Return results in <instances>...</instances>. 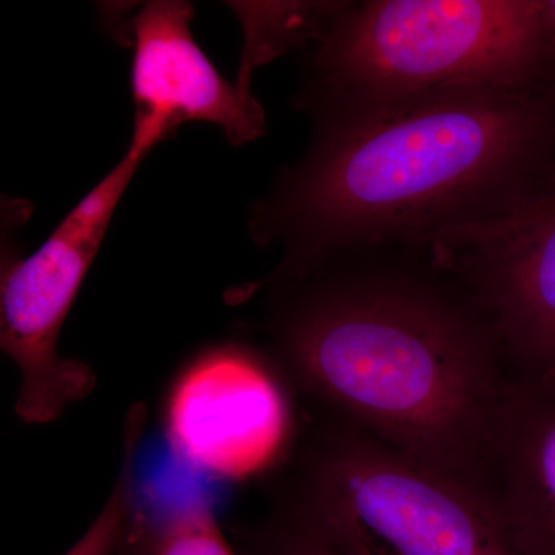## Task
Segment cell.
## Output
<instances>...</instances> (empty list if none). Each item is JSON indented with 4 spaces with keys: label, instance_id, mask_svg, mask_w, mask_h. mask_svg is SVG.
I'll list each match as a JSON object with an SVG mask.
<instances>
[{
    "label": "cell",
    "instance_id": "6da1fadb",
    "mask_svg": "<svg viewBox=\"0 0 555 555\" xmlns=\"http://www.w3.org/2000/svg\"><path fill=\"white\" fill-rule=\"evenodd\" d=\"M555 185V98L467 87L358 120L320 124L301 164L255 221L298 280L343 255L414 250L460 225L506 217Z\"/></svg>",
    "mask_w": 555,
    "mask_h": 555
},
{
    "label": "cell",
    "instance_id": "7a4b0ae2",
    "mask_svg": "<svg viewBox=\"0 0 555 555\" xmlns=\"http://www.w3.org/2000/svg\"><path fill=\"white\" fill-rule=\"evenodd\" d=\"M416 257L294 280L273 326L280 369L337 420L486 491V438L513 372L473 294Z\"/></svg>",
    "mask_w": 555,
    "mask_h": 555
},
{
    "label": "cell",
    "instance_id": "3957f363",
    "mask_svg": "<svg viewBox=\"0 0 555 555\" xmlns=\"http://www.w3.org/2000/svg\"><path fill=\"white\" fill-rule=\"evenodd\" d=\"M310 54L305 104L378 118L440 91L550 86L540 0L339 2Z\"/></svg>",
    "mask_w": 555,
    "mask_h": 555
},
{
    "label": "cell",
    "instance_id": "277c9868",
    "mask_svg": "<svg viewBox=\"0 0 555 555\" xmlns=\"http://www.w3.org/2000/svg\"><path fill=\"white\" fill-rule=\"evenodd\" d=\"M350 555H518L483 488L335 420L292 499Z\"/></svg>",
    "mask_w": 555,
    "mask_h": 555
},
{
    "label": "cell",
    "instance_id": "5b68a950",
    "mask_svg": "<svg viewBox=\"0 0 555 555\" xmlns=\"http://www.w3.org/2000/svg\"><path fill=\"white\" fill-rule=\"evenodd\" d=\"M142 156L127 150L51 233L20 258L3 254L0 275V347L20 371L14 411L27 425L56 422L96 387L93 367L60 353V335L119 199Z\"/></svg>",
    "mask_w": 555,
    "mask_h": 555
},
{
    "label": "cell",
    "instance_id": "8992f818",
    "mask_svg": "<svg viewBox=\"0 0 555 555\" xmlns=\"http://www.w3.org/2000/svg\"><path fill=\"white\" fill-rule=\"evenodd\" d=\"M415 254L456 278L485 310L513 374L555 366V206L437 233Z\"/></svg>",
    "mask_w": 555,
    "mask_h": 555
},
{
    "label": "cell",
    "instance_id": "52a82bcc",
    "mask_svg": "<svg viewBox=\"0 0 555 555\" xmlns=\"http://www.w3.org/2000/svg\"><path fill=\"white\" fill-rule=\"evenodd\" d=\"M286 375L246 347L224 345L196 357L171 387L166 433L190 466L225 480L261 476L294 438Z\"/></svg>",
    "mask_w": 555,
    "mask_h": 555
},
{
    "label": "cell",
    "instance_id": "ba28073f",
    "mask_svg": "<svg viewBox=\"0 0 555 555\" xmlns=\"http://www.w3.org/2000/svg\"><path fill=\"white\" fill-rule=\"evenodd\" d=\"M193 7L155 0L130 17L131 93L134 127L129 149L150 150L185 122L217 126L232 144L264 133L266 115L248 83L233 86L219 75L190 30Z\"/></svg>",
    "mask_w": 555,
    "mask_h": 555
},
{
    "label": "cell",
    "instance_id": "9c48e42d",
    "mask_svg": "<svg viewBox=\"0 0 555 555\" xmlns=\"http://www.w3.org/2000/svg\"><path fill=\"white\" fill-rule=\"evenodd\" d=\"M483 466L517 554L555 555V366L511 375Z\"/></svg>",
    "mask_w": 555,
    "mask_h": 555
},
{
    "label": "cell",
    "instance_id": "30bf717a",
    "mask_svg": "<svg viewBox=\"0 0 555 555\" xmlns=\"http://www.w3.org/2000/svg\"><path fill=\"white\" fill-rule=\"evenodd\" d=\"M144 404L131 406L124 425L122 460L112 494L96 520L65 555H118L131 521L134 495V460L145 426Z\"/></svg>",
    "mask_w": 555,
    "mask_h": 555
},
{
    "label": "cell",
    "instance_id": "8fae6325",
    "mask_svg": "<svg viewBox=\"0 0 555 555\" xmlns=\"http://www.w3.org/2000/svg\"><path fill=\"white\" fill-rule=\"evenodd\" d=\"M137 545L122 543L127 555H233L210 506L193 502L170 514L155 529L131 525Z\"/></svg>",
    "mask_w": 555,
    "mask_h": 555
},
{
    "label": "cell",
    "instance_id": "7c38bea8",
    "mask_svg": "<svg viewBox=\"0 0 555 555\" xmlns=\"http://www.w3.org/2000/svg\"><path fill=\"white\" fill-rule=\"evenodd\" d=\"M261 555H350L294 503L273 521Z\"/></svg>",
    "mask_w": 555,
    "mask_h": 555
},
{
    "label": "cell",
    "instance_id": "4fadbf2b",
    "mask_svg": "<svg viewBox=\"0 0 555 555\" xmlns=\"http://www.w3.org/2000/svg\"><path fill=\"white\" fill-rule=\"evenodd\" d=\"M543 30H545L547 56H550V90L555 98V0H540Z\"/></svg>",
    "mask_w": 555,
    "mask_h": 555
},
{
    "label": "cell",
    "instance_id": "5bb4252c",
    "mask_svg": "<svg viewBox=\"0 0 555 555\" xmlns=\"http://www.w3.org/2000/svg\"><path fill=\"white\" fill-rule=\"evenodd\" d=\"M546 196H547V199H550V201H551V203H553V204H554V206H555V185H554L553 192L547 193V195H546Z\"/></svg>",
    "mask_w": 555,
    "mask_h": 555
}]
</instances>
